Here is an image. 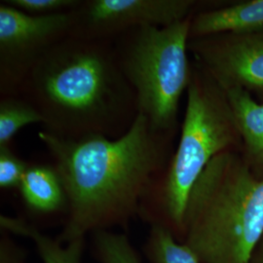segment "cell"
Returning a JSON list of instances; mask_svg holds the SVG:
<instances>
[{
    "instance_id": "1",
    "label": "cell",
    "mask_w": 263,
    "mask_h": 263,
    "mask_svg": "<svg viewBox=\"0 0 263 263\" xmlns=\"http://www.w3.org/2000/svg\"><path fill=\"white\" fill-rule=\"evenodd\" d=\"M175 137L154 130L141 114L118 139L69 140L39 132L66 192L68 216L62 241L83 239L89 231L121 223L136 214L167 169Z\"/></svg>"
},
{
    "instance_id": "2",
    "label": "cell",
    "mask_w": 263,
    "mask_h": 263,
    "mask_svg": "<svg viewBox=\"0 0 263 263\" xmlns=\"http://www.w3.org/2000/svg\"><path fill=\"white\" fill-rule=\"evenodd\" d=\"M21 96L43 116V131L63 139H118L138 116L111 40L65 38L34 66Z\"/></svg>"
},
{
    "instance_id": "3",
    "label": "cell",
    "mask_w": 263,
    "mask_h": 263,
    "mask_svg": "<svg viewBox=\"0 0 263 263\" xmlns=\"http://www.w3.org/2000/svg\"><path fill=\"white\" fill-rule=\"evenodd\" d=\"M181 229L199 263H251L263 237V179L242 152L210 162L189 194Z\"/></svg>"
},
{
    "instance_id": "4",
    "label": "cell",
    "mask_w": 263,
    "mask_h": 263,
    "mask_svg": "<svg viewBox=\"0 0 263 263\" xmlns=\"http://www.w3.org/2000/svg\"><path fill=\"white\" fill-rule=\"evenodd\" d=\"M191 77L179 141L163 173L160 202L170 221L181 229L189 194L216 156L243 151L241 132L226 91L191 61Z\"/></svg>"
},
{
    "instance_id": "5",
    "label": "cell",
    "mask_w": 263,
    "mask_h": 263,
    "mask_svg": "<svg viewBox=\"0 0 263 263\" xmlns=\"http://www.w3.org/2000/svg\"><path fill=\"white\" fill-rule=\"evenodd\" d=\"M191 18L166 27L144 26L115 38L116 57L136 96L138 114L154 130L176 135L180 100L187 91Z\"/></svg>"
},
{
    "instance_id": "6",
    "label": "cell",
    "mask_w": 263,
    "mask_h": 263,
    "mask_svg": "<svg viewBox=\"0 0 263 263\" xmlns=\"http://www.w3.org/2000/svg\"><path fill=\"white\" fill-rule=\"evenodd\" d=\"M71 13L31 16L0 3V95L19 96L38 62L70 35Z\"/></svg>"
},
{
    "instance_id": "7",
    "label": "cell",
    "mask_w": 263,
    "mask_h": 263,
    "mask_svg": "<svg viewBox=\"0 0 263 263\" xmlns=\"http://www.w3.org/2000/svg\"><path fill=\"white\" fill-rule=\"evenodd\" d=\"M195 0H81L70 11L69 36L114 40L134 28L166 27L192 17L207 4Z\"/></svg>"
},
{
    "instance_id": "8",
    "label": "cell",
    "mask_w": 263,
    "mask_h": 263,
    "mask_svg": "<svg viewBox=\"0 0 263 263\" xmlns=\"http://www.w3.org/2000/svg\"><path fill=\"white\" fill-rule=\"evenodd\" d=\"M188 50L226 92L244 90L263 103V29L189 39Z\"/></svg>"
},
{
    "instance_id": "9",
    "label": "cell",
    "mask_w": 263,
    "mask_h": 263,
    "mask_svg": "<svg viewBox=\"0 0 263 263\" xmlns=\"http://www.w3.org/2000/svg\"><path fill=\"white\" fill-rule=\"evenodd\" d=\"M263 29V0H245L213 6L195 13L189 39L221 33H244Z\"/></svg>"
},
{
    "instance_id": "10",
    "label": "cell",
    "mask_w": 263,
    "mask_h": 263,
    "mask_svg": "<svg viewBox=\"0 0 263 263\" xmlns=\"http://www.w3.org/2000/svg\"><path fill=\"white\" fill-rule=\"evenodd\" d=\"M226 93L241 132L242 155L254 175L263 179V103L244 90Z\"/></svg>"
},
{
    "instance_id": "11",
    "label": "cell",
    "mask_w": 263,
    "mask_h": 263,
    "mask_svg": "<svg viewBox=\"0 0 263 263\" xmlns=\"http://www.w3.org/2000/svg\"><path fill=\"white\" fill-rule=\"evenodd\" d=\"M19 188L26 205L35 212L53 213L67 208L66 192L54 165H28Z\"/></svg>"
},
{
    "instance_id": "12",
    "label": "cell",
    "mask_w": 263,
    "mask_h": 263,
    "mask_svg": "<svg viewBox=\"0 0 263 263\" xmlns=\"http://www.w3.org/2000/svg\"><path fill=\"white\" fill-rule=\"evenodd\" d=\"M1 226L11 232L27 236L37 246L38 252L44 263H80L83 239H76L64 247L58 241L41 234L33 226L7 216L0 217Z\"/></svg>"
},
{
    "instance_id": "13",
    "label": "cell",
    "mask_w": 263,
    "mask_h": 263,
    "mask_svg": "<svg viewBox=\"0 0 263 263\" xmlns=\"http://www.w3.org/2000/svg\"><path fill=\"white\" fill-rule=\"evenodd\" d=\"M44 118L37 108L23 96L0 99V147L10 146L16 134L31 124L43 125Z\"/></svg>"
},
{
    "instance_id": "14",
    "label": "cell",
    "mask_w": 263,
    "mask_h": 263,
    "mask_svg": "<svg viewBox=\"0 0 263 263\" xmlns=\"http://www.w3.org/2000/svg\"><path fill=\"white\" fill-rule=\"evenodd\" d=\"M151 238L153 263H199L197 257L185 245L178 244L174 240L168 228L154 226Z\"/></svg>"
},
{
    "instance_id": "15",
    "label": "cell",
    "mask_w": 263,
    "mask_h": 263,
    "mask_svg": "<svg viewBox=\"0 0 263 263\" xmlns=\"http://www.w3.org/2000/svg\"><path fill=\"white\" fill-rule=\"evenodd\" d=\"M97 246L104 263H140L128 239L124 235L100 230Z\"/></svg>"
},
{
    "instance_id": "16",
    "label": "cell",
    "mask_w": 263,
    "mask_h": 263,
    "mask_svg": "<svg viewBox=\"0 0 263 263\" xmlns=\"http://www.w3.org/2000/svg\"><path fill=\"white\" fill-rule=\"evenodd\" d=\"M81 0H4L6 4L31 16H53L70 12Z\"/></svg>"
},
{
    "instance_id": "17",
    "label": "cell",
    "mask_w": 263,
    "mask_h": 263,
    "mask_svg": "<svg viewBox=\"0 0 263 263\" xmlns=\"http://www.w3.org/2000/svg\"><path fill=\"white\" fill-rule=\"evenodd\" d=\"M28 164L19 158L10 146L0 147V187H19Z\"/></svg>"
},
{
    "instance_id": "18",
    "label": "cell",
    "mask_w": 263,
    "mask_h": 263,
    "mask_svg": "<svg viewBox=\"0 0 263 263\" xmlns=\"http://www.w3.org/2000/svg\"><path fill=\"white\" fill-rule=\"evenodd\" d=\"M251 263H263V237L260 243L254 251Z\"/></svg>"
}]
</instances>
